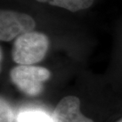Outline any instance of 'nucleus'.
<instances>
[{"mask_svg":"<svg viewBox=\"0 0 122 122\" xmlns=\"http://www.w3.org/2000/svg\"><path fill=\"white\" fill-rule=\"evenodd\" d=\"M79 25L80 18L49 7L26 0H0V40L3 43L33 31Z\"/></svg>","mask_w":122,"mask_h":122,"instance_id":"nucleus-1","label":"nucleus"},{"mask_svg":"<svg viewBox=\"0 0 122 122\" xmlns=\"http://www.w3.org/2000/svg\"><path fill=\"white\" fill-rule=\"evenodd\" d=\"M75 28L49 29L24 33L12 42L10 56L15 64L33 65L45 60L62 32Z\"/></svg>","mask_w":122,"mask_h":122,"instance_id":"nucleus-2","label":"nucleus"},{"mask_svg":"<svg viewBox=\"0 0 122 122\" xmlns=\"http://www.w3.org/2000/svg\"><path fill=\"white\" fill-rule=\"evenodd\" d=\"M37 64H17L10 71V81L28 96L36 97L41 94L44 90V82L48 81L52 75L49 68Z\"/></svg>","mask_w":122,"mask_h":122,"instance_id":"nucleus-3","label":"nucleus"},{"mask_svg":"<svg viewBox=\"0 0 122 122\" xmlns=\"http://www.w3.org/2000/svg\"><path fill=\"white\" fill-rule=\"evenodd\" d=\"M49 7L67 15L81 18L91 14L104 0H26Z\"/></svg>","mask_w":122,"mask_h":122,"instance_id":"nucleus-4","label":"nucleus"},{"mask_svg":"<svg viewBox=\"0 0 122 122\" xmlns=\"http://www.w3.org/2000/svg\"><path fill=\"white\" fill-rule=\"evenodd\" d=\"M51 122H94L80 110V100L75 96H67L56 106Z\"/></svg>","mask_w":122,"mask_h":122,"instance_id":"nucleus-5","label":"nucleus"},{"mask_svg":"<svg viewBox=\"0 0 122 122\" xmlns=\"http://www.w3.org/2000/svg\"><path fill=\"white\" fill-rule=\"evenodd\" d=\"M52 117L41 109H25L17 116V122H51Z\"/></svg>","mask_w":122,"mask_h":122,"instance_id":"nucleus-6","label":"nucleus"},{"mask_svg":"<svg viewBox=\"0 0 122 122\" xmlns=\"http://www.w3.org/2000/svg\"><path fill=\"white\" fill-rule=\"evenodd\" d=\"M0 122H13V113L10 106L3 97L0 102Z\"/></svg>","mask_w":122,"mask_h":122,"instance_id":"nucleus-7","label":"nucleus"},{"mask_svg":"<svg viewBox=\"0 0 122 122\" xmlns=\"http://www.w3.org/2000/svg\"><path fill=\"white\" fill-rule=\"evenodd\" d=\"M117 122H122V119H121V120H120V121H118Z\"/></svg>","mask_w":122,"mask_h":122,"instance_id":"nucleus-8","label":"nucleus"}]
</instances>
